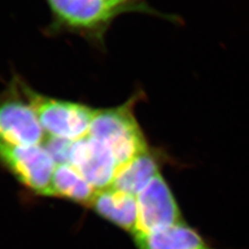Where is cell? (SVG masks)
<instances>
[{
	"label": "cell",
	"instance_id": "ba28073f",
	"mask_svg": "<svg viewBox=\"0 0 249 249\" xmlns=\"http://www.w3.org/2000/svg\"><path fill=\"white\" fill-rule=\"evenodd\" d=\"M168 159L164 151L150 147L118 169L112 187L137 196L160 174L161 167L168 162Z\"/></svg>",
	"mask_w": 249,
	"mask_h": 249
},
{
	"label": "cell",
	"instance_id": "30bf717a",
	"mask_svg": "<svg viewBox=\"0 0 249 249\" xmlns=\"http://www.w3.org/2000/svg\"><path fill=\"white\" fill-rule=\"evenodd\" d=\"M133 238L138 249H215L184 221Z\"/></svg>",
	"mask_w": 249,
	"mask_h": 249
},
{
	"label": "cell",
	"instance_id": "52a82bcc",
	"mask_svg": "<svg viewBox=\"0 0 249 249\" xmlns=\"http://www.w3.org/2000/svg\"><path fill=\"white\" fill-rule=\"evenodd\" d=\"M70 164L97 191L112 187L119 169L112 151L89 136L73 142Z\"/></svg>",
	"mask_w": 249,
	"mask_h": 249
},
{
	"label": "cell",
	"instance_id": "8fae6325",
	"mask_svg": "<svg viewBox=\"0 0 249 249\" xmlns=\"http://www.w3.org/2000/svg\"><path fill=\"white\" fill-rule=\"evenodd\" d=\"M97 190L70 163L55 166L51 182V196H59L89 207Z\"/></svg>",
	"mask_w": 249,
	"mask_h": 249
},
{
	"label": "cell",
	"instance_id": "4fadbf2b",
	"mask_svg": "<svg viewBox=\"0 0 249 249\" xmlns=\"http://www.w3.org/2000/svg\"><path fill=\"white\" fill-rule=\"evenodd\" d=\"M114 6H116L117 8L124 9L125 11H128L130 9H141L144 10L146 9L147 11H149L148 7H144L142 2H141V0H109Z\"/></svg>",
	"mask_w": 249,
	"mask_h": 249
},
{
	"label": "cell",
	"instance_id": "3957f363",
	"mask_svg": "<svg viewBox=\"0 0 249 249\" xmlns=\"http://www.w3.org/2000/svg\"><path fill=\"white\" fill-rule=\"evenodd\" d=\"M0 163L34 193L51 196L56 164L43 145L0 142Z\"/></svg>",
	"mask_w": 249,
	"mask_h": 249
},
{
	"label": "cell",
	"instance_id": "9c48e42d",
	"mask_svg": "<svg viewBox=\"0 0 249 249\" xmlns=\"http://www.w3.org/2000/svg\"><path fill=\"white\" fill-rule=\"evenodd\" d=\"M90 208L101 217L131 234L137 229L139 210L136 196L109 187L97 191Z\"/></svg>",
	"mask_w": 249,
	"mask_h": 249
},
{
	"label": "cell",
	"instance_id": "6da1fadb",
	"mask_svg": "<svg viewBox=\"0 0 249 249\" xmlns=\"http://www.w3.org/2000/svg\"><path fill=\"white\" fill-rule=\"evenodd\" d=\"M142 97L138 92L118 107L97 109L90 125L88 136L112 151L119 168L151 147L135 116Z\"/></svg>",
	"mask_w": 249,
	"mask_h": 249
},
{
	"label": "cell",
	"instance_id": "5b68a950",
	"mask_svg": "<svg viewBox=\"0 0 249 249\" xmlns=\"http://www.w3.org/2000/svg\"><path fill=\"white\" fill-rule=\"evenodd\" d=\"M138 224L132 236L146 234L183 222L178 201L161 174L137 195Z\"/></svg>",
	"mask_w": 249,
	"mask_h": 249
},
{
	"label": "cell",
	"instance_id": "277c9868",
	"mask_svg": "<svg viewBox=\"0 0 249 249\" xmlns=\"http://www.w3.org/2000/svg\"><path fill=\"white\" fill-rule=\"evenodd\" d=\"M46 135L33 108L11 82L0 96V142L15 145H42Z\"/></svg>",
	"mask_w": 249,
	"mask_h": 249
},
{
	"label": "cell",
	"instance_id": "7a4b0ae2",
	"mask_svg": "<svg viewBox=\"0 0 249 249\" xmlns=\"http://www.w3.org/2000/svg\"><path fill=\"white\" fill-rule=\"evenodd\" d=\"M12 83L35 111L47 137L76 142L89 135L97 109L80 103L46 96L18 78Z\"/></svg>",
	"mask_w": 249,
	"mask_h": 249
},
{
	"label": "cell",
	"instance_id": "8992f818",
	"mask_svg": "<svg viewBox=\"0 0 249 249\" xmlns=\"http://www.w3.org/2000/svg\"><path fill=\"white\" fill-rule=\"evenodd\" d=\"M48 4L57 25L95 36L125 11L109 0H48Z\"/></svg>",
	"mask_w": 249,
	"mask_h": 249
},
{
	"label": "cell",
	"instance_id": "7c38bea8",
	"mask_svg": "<svg viewBox=\"0 0 249 249\" xmlns=\"http://www.w3.org/2000/svg\"><path fill=\"white\" fill-rule=\"evenodd\" d=\"M73 142L58 138L47 137L42 144L48 151L56 165L70 163V156Z\"/></svg>",
	"mask_w": 249,
	"mask_h": 249
}]
</instances>
